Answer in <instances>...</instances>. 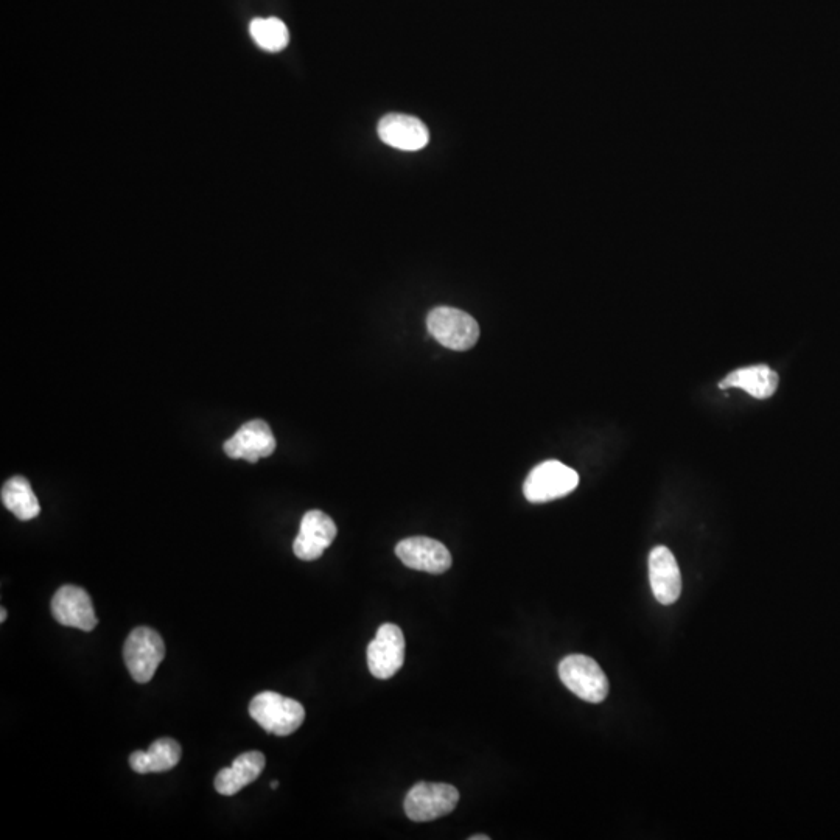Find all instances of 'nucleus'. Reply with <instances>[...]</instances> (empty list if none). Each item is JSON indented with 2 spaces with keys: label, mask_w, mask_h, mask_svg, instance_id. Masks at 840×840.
Listing matches in <instances>:
<instances>
[{
  "label": "nucleus",
  "mask_w": 840,
  "mask_h": 840,
  "mask_svg": "<svg viewBox=\"0 0 840 840\" xmlns=\"http://www.w3.org/2000/svg\"><path fill=\"white\" fill-rule=\"evenodd\" d=\"M249 714L265 732L288 736L301 727L305 719V708L298 700L265 691L251 700Z\"/></svg>",
  "instance_id": "obj_1"
},
{
  "label": "nucleus",
  "mask_w": 840,
  "mask_h": 840,
  "mask_svg": "<svg viewBox=\"0 0 840 840\" xmlns=\"http://www.w3.org/2000/svg\"><path fill=\"white\" fill-rule=\"evenodd\" d=\"M430 335L447 349H472L480 338V326L469 313L459 308L436 307L427 318Z\"/></svg>",
  "instance_id": "obj_2"
},
{
  "label": "nucleus",
  "mask_w": 840,
  "mask_h": 840,
  "mask_svg": "<svg viewBox=\"0 0 840 840\" xmlns=\"http://www.w3.org/2000/svg\"><path fill=\"white\" fill-rule=\"evenodd\" d=\"M165 657L161 635L150 627H137L126 638L123 660L137 683H148Z\"/></svg>",
  "instance_id": "obj_3"
},
{
  "label": "nucleus",
  "mask_w": 840,
  "mask_h": 840,
  "mask_svg": "<svg viewBox=\"0 0 840 840\" xmlns=\"http://www.w3.org/2000/svg\"><path fill=\"white\" fill-rule=\"evenodd\" d=\"M559 677L571 693L599 704L609 694V680L601 666L587 655H568L559 665Z\"/></svg>",
  "instance_id": "obj_4"
},
{
  "label": "nucleus",
  "mask_w": 840,
  "mask_h": 840,
  "mask_svg": "<svg viewBox=\"0 0 840 840\" xmlns=\"http://www.w3.org/2000/svg\"><path fill=\"white\" fill-rule=\"evenodd\" d=\"M459 802V792L447 783H417L406 794V816L413 822H431L448 816Z\"/></svg>",
  "instance_id": "obj_5"
},
{
  "label": "nucleus",
  "mask_w": 840,
  "mask_h": 840,
  "mask_svg": "<svg viewBox=\"0 0 840 840\" xmlns=\"http://www.w3.org/2000/svg\"><path fill=\"white\" fill-rule=\"evenodd\" d=\"M579 475L559 461H546L534 467L523 484V494L531 503H548L571 494Z\"/></svg>",
  "instance_id": "obj_6"
},
{
  "label": "nucleus",
  "mask_w": 840,
  "mask_h": 840,
  "mask_svg": "<svg viewBox=\"0 0 840 840\" xmlns=\"http://www.w3.org/2000/svg\"><path fill=\"white\" fill-rule=\"evenodd\" d=\"M405 662V637L396 624L378 627L377 635L368 646V666L377 679H391Z\"/></svg>",
  "instance_id": "obj_7"
},
{
  "label": "nucleus",
  "mask_w": 840,
  "mask_h": 840,
  "mask_svg": "<svg viewBox=\"0 0 840 840\" xmlns=\"http://www.w3.org/2000/svg\"><path fill=\"white\" fill-rule=\"evenodd\" d=\"M276 445L270 425L265 420L254 419L238 428L237 433L224 442L223 450L229 458L257 462L273 455Z\"/></svg>",
  "instance_id": "obj_8"
},
{
  "label": "nucleus",
  "mask_w": 840,
  "mask_h": 840,
  "mask_svg": "<svg viewBox=\"0 0 840 840\" xmlns=\"http://www.w3.org/2000/svg\"><path fill=\"white\" fill-rule=\"evenodd\" d=\"M52 613L58 623L67 627L91 632L98 620L92 606L91 596L77 585H63L52 599Z\"/></svg>",
  "instance_id": "obj_9"
},
{
  "label": "nucleus",
  "mask_w": 840,
  "mask_h": 840,
  "mask_svg": "<svg viewBox=\"0 0 840 840\" xmlns=\"http://www.w3.org/2000/svg\"><path fill=\"white\" fill-rule=\"evenodd\" d=\"M403 565L425 573L442 574L452 567V554L447 546L430 537H410L396 546Z\"/></svg>",
  "instance_id": "obj_10"
},
{
  "label": "nucleus",
  "mask_w": 840,
  "mask_h": 840,
  "mask_svg": "<svg viewBox=\"0 0 840 840\" xmlns=\"http://www.w3.org/2000/svg\"><path fill=\"white\" fill-rule=\"evenodd\" d=\"M336 537V525L329 515L322 511H308L302 517L301 529L294 540L293 551L301 560H316L332 545Z\"/></svg>",
  "instance_id": "obj_11"
},
{
  "label": "nucleus",
  "mask_w": 840,
  "mask_h": 840,
  "mask_svg": "<svg viewBox=\"0 0 840 840\" xmlns=\"http://www.w3.org/2000/svg\"><path fill=\"white\" fill-rule=\"evenodd\" d=\"M649 579L655 599L663 606H671L680 598L682 576L676 557L666 546H655L651 551Z\"/></svg>",
  "instance_id": "obj_12"
},
{
  "label": "nucleus",
  "mask_w": 840,
  "mask_h": 840,
  "mask_svg": "<svg viewBox=\"0 0 840 840\" xmlns=\"http://www.w3.org/2000/svg\"><path fill=\"white\" fill-rule=\"evenodd\" d=\"M378 137L389 147L403 151H419L430 140L428 128L417 117L388 114L378 123Z\"/></svg>",
  "instance_id": "obj_13"
},
{
  "label": "nucleus",
  "mask_w": 840,
  "mask_h": 840,
  "mask_svg": "<svg viewBox=\"0 0 840 840\" xmlns=\"http://www.w3.org/2000/svg\"><path fill=\"white\" fill-rule=\"evenodd\" d=\"M265 755L260 752H246L237 756L231 767H224L215 777V789L218 794H237L252 781H256L265 769Z\"/></svg>",
  "instance_id": "obj_14"
},
{
  "label": "nucleus",
  "mask_w": 840,
  "mask_h": 840,
  "mask_svg": "<svg viewBox=\"0 0 840 840\" xmlns=\"http://www.w3.org/2000/svg\"><path fill=\"white\" fill-rule=\"evenodd\" d=\"M181 756V746L175 739L162 738L154 741L147 752H134L130 756V766L136 774H159L178 766Z\"/></svg>",
  "instance_id": "obj_15"
},
{
  "label": "nucleus",
  "mask_w": 840,
  "mask_h": 840,
  "mask_svg": "<svg viewBox=\"0 0 840 840\" xmlns=\"http://www.w3.org/2000/svg\"><path fill=\"white\" fill-rule=\"evenodd\" d=\"M719 388L744 389L747 394L755 397V399H769L777 391L778 375L766 364H758V366L738 369V371L728 374L719 383Z\"/></svg>",
  "instance_id": "obj_16"
},
{
  "label": "nucleus",
  "mask_w": 840,
  "mask_h": 840,
  "mask_svg": "<svg viewBox=\"0 0 840 840\" xmlns=\"http://www.w3.org/2000/svg\"><path fill=\"white\" fill-rule=\"evenodd\" d=\"M2 503L22 522L38 517L41 512L38 498L24 476H13L2 487Z\"/></svg>",
  "instance_id": "obj_17"
},
{
  "label": "nucleus",
  "mask_w": 840,
  "mask_h": 840,
  "mask_svg": "<svg viewBox=\"0 0 840 840\" xmlns=\"http://www.w3.org/2000/svg\"><path fill=\"white\" fill-rule=\"evenodd\" d=\"M249 33L260 49L271 53L284 50L290 41L287 25L277 18L254 19L249 25Z\"/></svg>",
  "instance_id": "obj_18"
},
{
  "label": "nucleus",
  "mask_w": 840,
  "mask_h": 840,
  "mask_svg": "<svg viewBox=\"0 0 840 840\" xmlns=\"http://www.w3.org/2000/svg\"><path fill=\"white\" fill-rule=\"evenodd\" d=\"M0 623H5V618H7V609H0Z\"/></svg>",
  "instance_id": "obj_19"
},
{
  "label": "nucleus",
  "mask_w": 840,
  "mask_h": 840,
  "mask_svg": "<svg viewBox=\"0 0 840 840\" xmlns=\"http://www.w3.org/2000/svg\"><path fill=\"white\" fill-rule=\"evenodd\" d=\"M489 839H490L489 836H483V834H481V836L470 837V840H489Z\"/></svg>",
  "instance_id": "obj_20"
},
{
  "label": "nucleus",
  "mask_w": 840,
  "mask_h": 840,
  "mask_svg": "<svg viewBox=\"0 0 840 840\" xmlns=\"http://www.w3.org/2000/svg\"><path fill=\"white\" fill-rule=\"evenodd\" d=\"M277 786H279V783H277V781H273V783H271V789H277Z\"/></svg>",
  "instance_id": "obj_21"
}]
</instances>
